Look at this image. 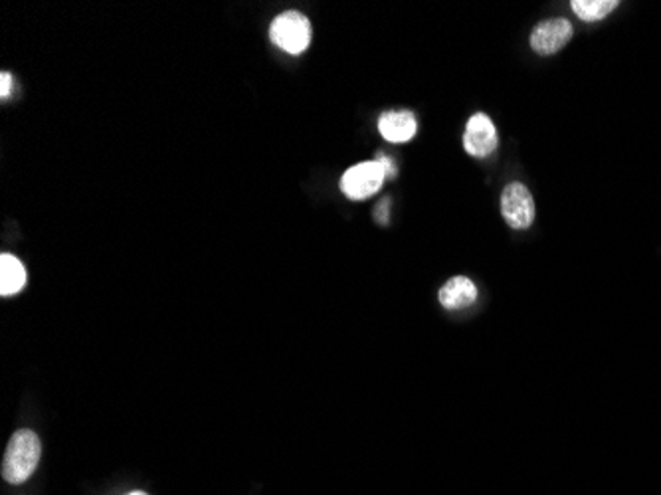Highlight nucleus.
<instances>
[{
  "label": "nucleus",
  "mask_w": 661,
  "mask_h": 495,
  "mask_svg": "<svg viewBox=\"0 0 661 495\" xmlns=\"http://www.w3.org/2000/svg\"><path fill=\"white\" fill-rule=\"evenodd\" d=\"M42 444L32 430H18L8 440L3 460V478L8 483H24L38 468Z\"/></svg>",
  "instance_id": "f257e3e1"
},
{
  "label": "nucleus",
  "mask_w": 661,
  "mask_h": 495,
  "mask_svg": "<svg viewBox=\"0 0 661 495\" xmlns=\"http://www.w3.org/2000/svg\"><path fill=\"white\" fill-rule=\"evenodd\" d=\"M271 42L288 54H301L311 42V24L305 14L298 10H288L271 23L270 28Z\"/></svg>",
  "instance_id": "f03ea898"
},
{
  "label": "nucleus",
  "mask_w": 661,
  "mask_h": 495,
  "mask_svg": "<svg viewBox=\"0 0 661 495\" xmlns=\"http://www.w3.org/2000/svg\"><path fill=\"white\" fill-rule=\"evenodd\" d=\"M386 173L379 160H367L351 167L341 179V190L351 200H364L376 195L384 185Z\"/></svg>",
  "instance_id": "7ed1b4c3"
},
{
  "label": "nucleus",
  "mask_w": 661,
  "mask_h": 495,
  "mask_svg": "<svg viewBox=\"0 0 661 495\" xmlns=\"http://www.w3.org/2000/svg\"><path fill=\"white\" fill-rule=\"evenodd\" d=\"M501 215L515 230L531 228L535 222V198L523 183H511L501 193Z\"/></svg>",
  "instance_id": "20e7f679"
},
{
  "label": "nucleus",
  "mask_w": 661,
  "mask_h": 495,
  "mask_svg": "<svg viewBox=\"0 0 661 495\" xmlns=\"http://www.w3.org/2000/svg\"><path fill=\"white\" fill-rule=\"evenodd\" d=\"M573 24L566 18L543 20L531 32V48L541 56H553L573 38Z\"/></svg>",
  "instance_id": "39448f33"
},
{
  "label": "nucleus",
  "mask_w": 661,
  "mask_h": 495,
  "mask_svg": "<svg viewBox=\"0 0 661 495\" xmlns=\"http://www.w3.org/2000/svg\"><path fill=\"white\" fill-rule=\"evenodd\" d=\"M464 147L467 153L477 159L490 157L497 149V131L493 121L485 114H475L467 121Z\"/></svg>",
  "instance_id": "423d86ee"
},
{
  "label": "nucleus",
  "mask_w": 661,
  "mask_h": 495,
  "mask_svg": "<svg viewBox=\"0 0 661 495\" xmlns=\"http://www.w3.org/2000/svg\"><path fill=\"white\" fill-rule=\"evenodd\" d=\"M416 117L410 111H386L379 119L381 135L390 143H406L416 135Z\"/></svg>",
  "instance_id": "0eeeda50"
},
{
  "label": "nucleus",
  "mask_w": 661,
  "mask_h": 495,
  "mask_svg": "<svg viewBox=\"0 0 661 495\" xmlns=\"http://www.w3.org/2000/svg\"><path fill=\"white\" fill-rule=\"evenodd\" d=\"M438 299L445 309H462L475 303L477 288L470 278L455 276L445 281L444 288L440 289Z\"/></svg>",
  "instance_id": "6e6552de"
},
{
  "label": "nucleus",
  "mask_w": 661,
  "mask_h": 495,
  "mask_svg": "<svg viewBox=\"0 0 661 495\" xmlns=\"http://www.w3.org/2000/svg\"><path fill=\"white\" fill-rule=\"evenodd\" d=\"M26 270L18 258L3 254L0 256V294L5 298L18 294L26 286Z\"/></svg>",
  "instance_id": "1a4fd4ad"
},
{
  "label": "nucleus",
  "mask_w": 661,
  "mask_h": 495,
  "mask_svg": "<svg viewBox=\"0 0 661 495\" xmlns=\"http://www.w3.org/2000/svg\"><path fill=\"white\" fill-rule=\"evenodd\" d=\"M574 14L584 23H598L618 6L616 0H573Z\"/></svg>",
  "instance_id": "9d476101"
},
{
  "label": "nucleus",
  "mask_w": 661,
  "mask_h": 495,
  "mask_svg": "<svg viewBox=\"0 0 661 495\" xmlns=\"http://www.w3.org/2000/svg\"><path fill=\"white\" fill-rule=\"evenodd\" d=\"M13 84H14V79L8 72L0 74V97L6 99L10 96V92H13Z\"/></svg>",
  "instance_id": "9b49d317"
},
{
  "label": "nucleus",
  "mask_w": 661,
  "mask_h": 495,
  "mask_svg": "<svg viewBox=\"0 0 661 495\" xmlns=\"http://www.w3.org/2000/svg\"><path fill=\"white\" fill-rule=\"evenodd\" d=\"M389 206H390V198H384L374 210V218L379 220L381 225H386V222H389Z\"/></svg>",
  "instance_id": "f8f14e48"
},
{
  "label": "nucleus",
  "mask_w": 661,
  "mask_h": 495,
  "mask_svg": "<svg viewBox=\"0 0 661 495\" xmlns=\"http://www.w3.org/2000/svg\"><path fill=\"white\" fill-rule=\"evenodd\" d=\"M376 160H379V163L382 165V169H384V173H386V179H389V177H396V169H394V160L392 159H389V157H386V155H382V153H379V155H376Z\"/></svg>",
  "instance_id": "ddd939ff"
},
{
  "label": "nucleus",
  "mask_w": 661,
  "mask_h": 495,
  "mask_svg": "<svg viewBox=\"0 0 661 495\" xmlns=\"http://www.w3.org/2000/svg\"><path fill=\"white\" fill-rule=\"evenodd\" d=\"M127 495H149V493H145V491H131Z\"/></svg>",
  "instance_id": "4468645a"
}]
</instances>
